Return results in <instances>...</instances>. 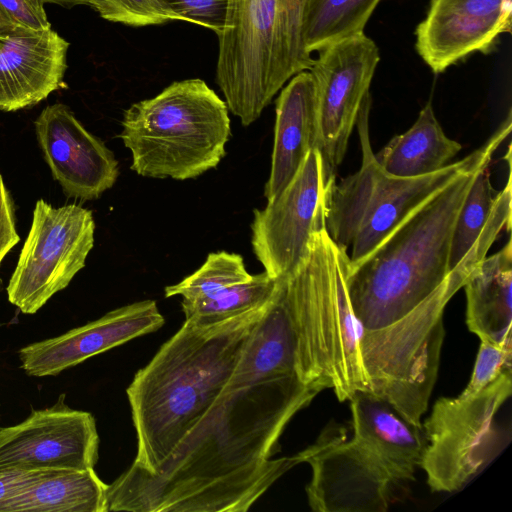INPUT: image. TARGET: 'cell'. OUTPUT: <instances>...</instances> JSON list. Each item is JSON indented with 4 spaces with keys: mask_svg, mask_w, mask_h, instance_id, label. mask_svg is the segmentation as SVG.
<instances>
[{
    "mask_svg": "<svg viewBox=\"0 0 512 512\" xmlns=\"http://www.w3.org/2000/svg\"><path fill=\"white\" fill-rule=\"evenodd\" d=\"M266 304L211 325L185 320L136 372L126 392L137 453L124 474L156 473L197 428L231 377Z\"/></svg>",
    "mask_w": 512,
    "mask_h": 512,
    "instance_id": "obj_1",
    "label": "cell"
},
{
    "mask_svg": "<svg viewBox=\"0 0 512 512\" xmlns=\"http://www.w3.org/2000/svg\"><path fill=\"white\" fill-rule=\"evenodd\" d=\"M57 403L32 410L21 423L0 428V470H56L94 468L99 436L93 415Z\"/></svg>",
    "mask_w": 512,
    "mask_h": 512,
    "instance_id": "obj_11",
    "label": "cell"
},
{
    "mask_svg": "<svg viewBox=\"0 0 512 512\" xmlns=\"http://www.w3.org/2000/svg\"><path fill=\"white\" fill-rule=\"evenodd\" d=\"M512 392V370L476 393L438 399L422 428L427 445L420 467L430 488L454 492L489 462L496 441L494 417Z\"/></svg>",
    "mask_w": 512,
    "mask_h": 512,
    "instance_id": "obj_6",
    "label": "cell"
},
{
    "mask_svg": "<svg viewBox=\"0 0 512 512\" xmlns=\"http://www.w3.org/2000/svg\"><path fill=\"white\" fill-rule=\"evenodd\" d=\"M252 277L239 254L213 252L204 264L177 284L165 288V297L181 296V304H193L246 282Z\"/></svg>",
    "mask_w": 512,
    "mask_h": 512,
    "instance_id": "obj_24",
    "label": "cell"
},
{
    "mask_svg": "<svg viewBox=\"0 0 512 512\" xmlns=\"http://www.w3.org/2000/svg\"><path fill=\"white\" fill-rule=\"evenodd\" d=\"M103 19L132 27L160 25L179 17L159 0H86Z\"/></svg>",
    "mask_w": 512,
    "mask_h": 512,
    "instance_id": "obj_25",
    "label": "cell"
},
{
    "mask_svg": "<svg viewBox=\"0 0 512 512\" xmlns=\"http://www.w3.org/2000/svg\"><path fill=\"white\" fill-rule=\"evenodd\" d=\"M466 323L480 340L512 342V242L485 257L469 274L463 287Z\"/></svg>",
    "mask_w": 512,
    "mask_h": 512,
    "instance_id": "obj_18",
    "label": "cell"
},
{
    "mask_svg": "<svg viewBox=\"0 0 512 512\" xmlns=\"http://www.w3.org/2000/svg\"><path fill=\"white\" fill-rule=\"evenodd\" d=\"M498 191L490 180L489 166L475 176L458 212L450 246L449 270L454 269L472 248L494 211Z\"/></svg>",
    "mask_w": 512,
    "mask_h": 512,
    "instance_id": "obj_23",
    "label": "cell"
},
{
    "mask_svg": "<svg viewBox=\"0 0 512 512\" xmlns=\"http://www.w3.org/2000/svg\"><path fill=\"white\" fill-rule=\"evenodd\" d=\"M0 16L8 26L51 28L41 0H0Z\"/></svg>",
    "mask_w": 512,
    "mask_h": 512,
    "instance_id": "obj_28",
    "label": "cell"
},
{
    "mask_svg": "<svg viewBox=\"0 0 512 512\" xmlns=\"http://www.w3.org/2000/svg\"><path fill=\"white\" fill-rule=\"evenodd\" d=\"M19 241L13 201L0 174V265L4 257Z\"/></svg>",
    "mask_w": 512,
    "mask_h": 512,
    "instance_id": "obj_29",
    "label": "cell"
},
{
    "mask_svg": "<svg viewBox=\"0 0 512 512\" xmlns=\"http://www.w3.org/2000/svg\"><path fill=\"white\" fill-rule=\"evenodd\" d=\"M277 280L265 271L231 286L211 298L181 304L185 320L197 325H211L263 307L272 297Z\"/></svg>",
    "mask_w": 512,
    "mask_h": 512,
    "instance_id": "obj_22",
    "label": "cell"
},
{
    "mask_svg": "<svg viewBox=\"0 0 512 512\" xmlns=\"http://www.w3.org/2000/svg\"><path fill=\"white\" fill-rule=\"evenodd\" d=\"M312 469L306 486L316 512H384L395 480L361 441L345 440L341 429H329L300 452Z\"/></svg>",
    "mask_w": 512,
    "mask_h": 512,
    "instance_id": "obj_10",
    "label": "cell"
},
{
    "mask_svg": "<svg viewBox=\"0 0 512 512\" xmlns=\"http://www.w3.org/2000/svg\"><path fill=\"white\" fill-rule=\"evenodd\" d=\"M329 185L320 153L313 149L290 183L264 209L254 210L252 248L273 279L292 276L307 260L314 235L326 230Z\"/></svg>",
    "mask_w": 512,
    "mask_h": 512,
    "instance_id": "obj_8",
    "label": "cell"
},
{
    "mask_svg": "<svg viewBox=\"0 0 512 512\" xmlns=\"http://www.w3.org/2000/svg\"><path fill=\"white\" fill-rule=\"evenodd\" d=\"M461 148L445 135L428 102L412 127L394 136L375 158L387 174L413 178L442 169Z\"/></svg>",
    "mask_w": 512,
    "mask_h": 512,
    "instance_id": "obj_19",
    "label": "cell"
},
{
    "mask_svg": "<svg viewBox=\"0 0 512 512\" xmlns=\"http://www.w3.org/2000/svg\"><path fill=\"white\" fill-rule=\"evenodd\" d=\"M107 486L94 468L48 470L11 499L6 512H107Z\"/></svg>",
    "mask_w": 512,
    "mask_h": 512,
    "instance_id": "obj_20",
    "label": "cell"
},
{
    "mask_svg": "<svg viewBox=\"0 0 512 512\" xmlns=\"http://www.w3.org/2000/svg\"><path fill=\"white\" fill-rule=\"evenodd\" d=\"M228 107L199 78L175 81L123 113L130 168L149 178L194 179L218 166L231 135Z\"/></svg>",
    "mask_w": 512,
    "mask_h": 512,
    "instance_id": "obj_5",
    "label": "cell"
},
{
    "mask_svg": "<svg viewBox=\"0 0 512 512\" xmlns=\"http://www.w3.org/2000/svg\"><path fill=\"white\" fill-rule=\"evenodd\" d=\"M275 112L271 170L264 187L267 201L290 183L308 153L318 146L316 85L309 70L283 86Z\"/></svg>",
    "mask_w": 512,
    "mask_h": 512,
    "instance_id": "obj_16",
    "label": "cell"
},
{
    "mask_svg": "<svg viewBox=\"0 0 512 512\" xmlns=\"http://www.w3.org/2000/svg\"><path fill=\"white\" fill-rule=\"evenodd\" d=\"M512 0H430L416 30V51L435 73L469 55L490 53L511 32Z\"/></svg>",
    "mask_w": 512,
    "mask_h": 512,
    "instance_id": "obj_12",
    "label": "cell"
},
{
    "mask_svg": "<svg viewBox=\"0 0 512 512\" xmlns=\"http://www.w3.org/2000/svg\"><path fill=\"white\" fill-rule=\"evenodd\" d=\"M68 48L52 28L0 30V111L36 105L63 87Z\"/></svg>",
    "mask_w": 512,
    "mask_h": 512,
    "instance_id": "obj_15",
    "label": "cell"
},
{
    "mask_svg": "<svg viewBox=\"0 0 512 512\" xmlns=\"http://www.w3.org/2000/svg\"><path fill=\"white\" fill-rule=\"evenodd\" d=\"M371 96L362 103L356 125L362 162L359 170L334 181L326 194V231L342 251L351 247L348 264L369 255L401 223L462 173L490 164L494 152L511 132V112L496 132L461 160L428 175L400 178L379 165L369 139Z\"/></svg>",
    "mask_w": 512,
    "mask_h": 512,
    "instance_id": "obj_3",
    "label": "cell"
},
{
    "mask_svg": "<svg viewBox=\"0 0 512 512\" xmlns=\"http://www.w3.org/2000/svg\"><path fill=\"white\" fill-rule=\"evenodd\" d=\"M381 0H309L303 26L306 50L312 54L335 42L364 33Z\"/></svg>",
    "mask_w": 512,
    "mask_h": 512,
    "instance_id": "obj_21",
    "label": "cell"
},
{
    "mask_svg": "<svg viewBox=\"0 0 512 512\" xmlns=\"http://www.w3.org/2000/svg\"><path fill=\"white\" fill-rule=\"evenodd\" d=\"M164 323L155 301H139L62 335L29 344L18 355L28 375L54 376L92 356L152 333Z\"/></svg>",
    "mask_w": 512,
    "mask_h": 512,
    "instance_id": "obj_14",
    "label": "cell"
},
{
    "mask_svg": "<svg viewBox=\"0 0 512 512\" xmlns=\"http://www.w3.org/2000/svg\"><path fill=\"white\" fill-rule=\"evenodd\" d=\"M34 124L44 159L68 197L93 200L115 184L119 168L113 152L68 106L45 107Z\"/></svg>",
    "mask_w": 512,
    "mask_h": 512,
    "instance_id": "obj_13",
    "label": "cell"
},
{
    "mask_svg": "<svg viewBox=\"0 0 512 512\" xmlns=\"http://www.w3.org/2000/svg\"><path fill=\"white\" fill-rule=\"evenodd\" d=\"M47 471L16 468L0 470V512H6L9 501Z\"/></svg>",
    "mask_w": 512,
    "mask_h": 512,
    "instance_id": "obj_30",
    "label": "cell"
},
{
    "mask_svg": "<svg viewBox=\"0 0 512 512\" xmlns=\"http://www.w3.org/2000/svg\"><path fill=\"white\" fill-rule=\"evenodd\" d=\"M309 0H227L218 36L216 83L242 125L255 122L274 96L314 58L303 39Z\"/></svg>",
    "mask_w": 512,
    "mask_h": 512,
    "instance_id": "obj_4",
    "label": "cell"
},
{
    "mask_svg": "<svg viewBox=\"0 0 512 512\" xmlns=\"http://www.w3.org/2000/svg\"><path fill=\"white\" fill-rule=\"evenodd\" d=\"M348 400L353 437L376 455L395 482L414 480L427 445L422 427L410 423L393 405L368 391H356Z\"/></svg>",
    "mask_w": 512,
    "mask_h": 512,
    "instance_id": "obj_17",
    "label": "cell"
},
{
    "mask_svg": "<svg viewBox=\"0 0 512 512\" xmlns=\"http://www.w3.org/2000/svg\"><path fill=\"white\" fill-rule=\"evenodd\" d=\"M94 232L90 210L76 204L55 208L39 199L6 289L9 302L24 314L36 313L85 266Z\"/></svg>",
    "mask_w": 512,
    "mask_h": 512,
    "instance_id": "obj_7",
    "label": "cell"
},
{
    "mask_svg": "<svg viewBox=\"0 0 512 512\" xmlns=\"http://www.w3.org/2000/svg\"><path fill=\"white\" fill-rule=\"evenodd\" d=\"M45 4H56L63 7H73L76 5H86V0H41Z\"/></svg>",
    "mask_w": 512,
    "mask_h": 512,
    "instance_id": "obj_31",
    "label": "cell"
},
{
    "mask_svg": "<svg viewBox=\"0 0 512 512\" xmlns=\"http://www.w3.org/2000/svg\"><path fill=\"white\" fill-rule=\"evenodd\" d=\"M179 20L200 25L218 35L224 25L227 0H159Z\"/></svg>",
    "mask_w": 512,
    "mask_h": 512,
    "instance_id": "obj_27",
    "label": "cell"
},
{
    "mask_svg": "<svg viewBox=\"0 0 512 512\" xmlns=\"http://www.w3.org/2000/svg\"><path fill=\"white\" fill-rule=\"evenodd\" d=\"M486 166L455 178L356 265L350 266L347 251L339 249L365 373L386 370V330L411 318L449 274L458 212Z\"/></svg>",
    "mask_w": 512,
    "mask_h": 512,
    "instance_id": "obj_2",
    "label": "cell"
},
{
    "mask_svg": "<svg viewBox=\"0 0 512 512\" xmlns=\"http://www.w3.org/2000/svg\"><path fill=\"white\" fill-rule=\"evenodd\" d=\"M8 27V25L3 21V19L0 16V30Z\"/></svg>",
    "mask_w": 512,
    "mask_h": 512,
    "instance_id": "obj_32",
    "label": "cell"
},
{
    "mask_svg": "<svg viewBox=\"0 0 512 512\" xmlns=\"http://www.w3.org/2000/svg\"><path fill=\"white\" fill-rule=\"evenodd\" d=\"M512 342L493 343L480 340L471 378L462 393H476L506 370H512Z\"/></svg>",
    "mask_w": 512,
    "mask_h": 512,
    "instance_id": "obj_26",
    "label": "cell"
},
{
    "mask_svg": "<svg viewBox=\"0 0 512 512\" xmlns=\"http://www.w3.org/2000/svg\"><path fill=\"white\" fill-rule=\"evenodd\" d=\"M310 72L317 99L318 146L325 182L336 181L348 141L380 60L376 43L364 33L319 50Z\"/></svg>",
    "mask_w": 512,
    "mask_h": 512,
    "instance_id": "obj_9",
    "label": "cell"
}]
</instances>
